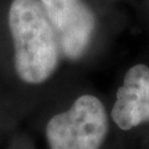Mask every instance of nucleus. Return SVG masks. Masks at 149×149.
<instances>
[{
	"label": "nucleus",
	"instance_id": "1",
	"mask_svg": "<svg viewBox=\"0 0 149 149\" xmlns=\"http://www.w3.org/2000/svg\"><path fill=\"white\" fill-rule=\"evenodd\" d=\"M8 26L16 76L26 85H42L57 71L62 58L58 37L39 0H13Z\"/></svg>",
	"mask_w": 149,
	"mask_h": 149
},
{
	"label": "nucleus",
	"instance_id": "2",
	"mask_svg": "<svg viewBox=\"0 0 149 149\" xmlns=\"http://www.w3.org/2000/svg\"><path fill=\"white\" fill-rule=\"evenodd\" d=\"M108 116L103 103L93 95H82L70 108L51 117L46 124L50 149H101Z\"/></svg>",
	"mask_w": 149,
	"mask_h": 149
},
{
	"label": "nucleus",
	"instance_id": "3",
	"mask_svg": "<svg viewBox=\"0 0 149 149\" xmlns=\"http://www.w3.org/2000/svg\"><path fill=\"white\" fill-rule=\"evenodd\" d=\"M58 37L62 57H83L96 31V16L85 0H39Z\"/></svg>",
	"mask_w": 149,
	"mask_h": 149
},
{
	"label": "nucleus",
	"instance_id": "4",
	"mask_svg": "<svg viewBox=\"0 0 149 149\" xmlns=\"http://www.w3.org/2000/svg\"><path fill=\"white\" fill-rule=\"evenodd\" d=\"M111 117L123 130L149 122V67L147 65L137 63L124 74Z\"/></svg>",
	"mask_w": 149,
	"mask_h": 149
}]
</instances>
